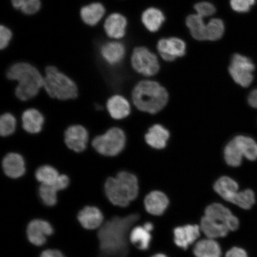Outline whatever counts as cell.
Masks as SVG:
<instances>
[{
	"label": "cell",
	"mask_w": 257,
	"mask_h": 257,
	"mask_svg": "<svg viewBox=\"0 0 257 257\" xmlns=\"http://www.w3.org/2000/svg\"><path fill=\"white\" fill-rule=\"evenodd\" d=\"M139 218V215L134 214L114 217L106 222L98 233L102 254L105 257H125L128 251L127 233Z\"/></svg>",
	"instance_id": "6da1fadb"
},
{
	"label": "cell",
	"mask_w": 257,
	"mask_h": 257,
	"mask_svg": "<svg viewBox=\"0 0 257 257\" xmlns=\"http://www.w3.org/2000/svg\"><path fill=\"white\" fill-rule=\"evenodd\" d=\"M7 77L9 80L18 82L15 94L22 101L34 98L44 87V77L36 67L28 63L13 64L8 70Z\"/></svg>",
	"instance_id": "7a4b0ae2"
},
{
	"label": "cell",
	"mask_w": 257,
	"mask_h": 257,
	"mask_svg": "<svg viewBox=\"0 0 257 257\" xmlns=\"http://www.w3.org/2000/svg\"><path fill=\"white\" fill-rule=\"evenodd\" d=\"M133 100L141 111L156 114L165 107L169 100L166 89L158 82L143 80L135 86Z\"/></svg>",
	"instance_id": "3957f363"
},
{
	"label": "cell",
	"mask_w": 257,
	"mask_h": 257,
	"mask_svg": "<svg viewBox=\"0 0 257 257\" xmlns=\"http://www.w3.org/2000/svg\"><path fill=\"white\" fill-rule=\"evenodd\" d=\"M104 189L106 196L112 204L126 207L137 198L139 185L136 176L123 171L115 177L108 178Z\"/></svg>",
	"instance_id": "277c9868"
},
{
	"label": "cell",
	"mask_w": 257,
	"mask_h": 257,
	"mask_svg": "<svg viewBox=\"0 0 257 257\" xmlns=\"http://www.w3.org/2000/svg\"><path fill=\"white\" fill-rule=\"evenodd\" d=\"M44 88L51 98L60 100L75 99L78 89L75 82L54 66H48L44 77Z\"/></svg>",
	"instance_id": "5b68a950"
},
{
	"label": "cell",
	"mask_w": 257,
	"mask_h": 257,
	"mask_svg": "<svg viewBox=\"0 0 257 257\" xmlns=\"http://www.w3.org/2000/svg\"><path fill=\"white\" fill-rule=\"evenodd\" d=\"M126 143V135L119 127H112L104 134L94 138L93 148L101 155L114 157L122 152Z\"/></svg>",
	"instance_id": "8992f818"
},
{
	"label": "cell",
	"mask_w": 257,
	"mask_h": 257,
	"mask_svg": "<svg viewBox=\"0 0 257 257\" xmlns=\"http://www.w3.org/2000/svg\"><path fill=\"white\" fill-rule=\"evenodd\" d=\"M131 64L136 72L146 76L156 75L160 67L156 54L144 47H137L134 50Z\"/></svg>",
	"instance_id": "52a82bcc"
},
{
	"label": "cell",
	"mask_w": 257,
	"mask_h": 257,
	"mask_svg": "<svg viewBox=\"0 0 257 257\" xmlns=\"http://www.w3.org/2000/svg\"><path fill=\"white\" fill-rule=\"evenodd\" d=\"M254 70L255 65L252 60L239 54L233 55L229 67L230 75L234 81L245 88L251 84Z\"/></svg>",
	"instance_id": "ba28073f"
},
{
	"label": "cell",
	"mask_w": 257,
	"mask_h": 257,
	"mask_svg": "<svg viewBox=\"0 0 257 257\" xmlns=\"http://www.w3.org/2000/svg\"><path fill=\"white\" fill-rule=\"evenodd\" d=\"M157 48L164 60L166 62H173L177 58L185 56L186 46L182 40L173 37L159 40Z\"/></svg>",
	"instance_id": "9c48e42d"
},
{
	"label": "cell",
	"mask_w": 257,
	"mask_h": 257,
	"mask_svg": "<svg viewBox=\"0 0 257 257\" xmlns=\"http://www.w3.org/2000/svg\"><path fill=\"white\" fill-rule=\"evenodd\" d=\"M205 216L225 225L231 231L237 230L239 226L238 218L229 208L219 203L208 205L205 210Z\"/></svg>",
	"instance_id": "30bf717a"
},
{
	"label": "cell",
	"mask_w": 257,
	"mask_h": 257,
	"mask_svg": "<svg viewBox=\"0 0 257 257\" xmlns=\"http://www.w3.org/2000/svg\"><path fill=\"white\" fill-rule=\"evenodd\" d=\"M88 140V132L81 125H72L64 133V142L67 147L76 153H81L86 149Z\"/></svg>",
	"instance_id": "8fae6325"
},
{
	"label": "cell",
	"mask_w": 257,
	"mask_h": 257,
	"mask_svg": "<svg viewBox=\"0 0 257 257\" xmlns=\"http://www.w3.org/2000/svg\"><path fill=\"white\" fill-rule=\"evenodd\" d=\"M27 236L30 242L35 246L43 245L47 241V237L53 233V228L48 221L36 219L29 223Z\"/></svg>",
	"instance_id": "7c38bea8"
},
{
	"label": "cell",
	"mask_w": 257,
	"mask_h": 257,
	"mask_svg": "<svg viewBox=\"0 0 257 257\" xmlns=\"http://www.w3.org/2000/svg\"><path fill=\"white\" fill-rule=\"evenodd\" d=\"M2 168L6 176L12 179H18L26 172L24 157L16 153H9L2 161Z\"/></svg>",
	"instance_id": "4fadbf2b"
},
{
	"label": "cell",
	"mask_w": 257,
	"mask_h": 257,
	"mask_svg": "<svg viewBox=\"0 0 257 257\" xmlns=\"http://www.w3.org/2000/svg\"><path fill=\"white\" fill-rule=\"evenodd\" d=\"M201 228L197 224H187L175 228L174 242L180 248L186 249L200 236Z\"/></svg>",
	"instance_id": "5bb4252c"
},
{
	"label": "cell",
	"mask_w": 257,
	"mask_h": 257,
	"mask_svg": "<svg viewBox=\"0 0 257 257\" xmlns=\"http://www.w3.org/2000/svg\"><path fill=\"white\" fill-rule=\"evenodd\" d=\"M169 204L166 195L159 191L150 192L144 200L146 211L154 216H161L165 213Z\"/></svg>",
	"instance_id": "9a60e30c"
},
{
	"label": "cell",
	"mask_w": 257,
	"mask_h": 257,
	"mask_svg": "<svg viewBox=\"0 0 257 257\" xmlns=\"http://www.w3.org/2000/svg\"><path fill=\"white\" fill-rule=\"evenodd\" d=\"M127 21L124 16L120 14H112L106 19L104 28L108 37L121 39L126 34Z\"/></svg>",
	"instance_id": "2e32d148"
},
{
	"label": "cell",
	"mask_w": 257,
	"mask_h": 257,
	"mask_svg": "<svg viewBox=\"0 0 257 257\" xmlns=\"http://www.w3.org/2000/svg\"><path fill=\"white\" fill-rule=\"evenodd\" d=\"M126 49L123 44L118 42H109L102 45L100 54L106 63L111 66L117 65L123 60Z\"/></svg>",
	"instance_id": "e0dca14e"
},
{
	"label": "cell",
	"mask_w": 257,
	"mask_h": 257,
	"mask_svg": "<svg viewBox=\"0 0 257 257\" xmlns=\"http://www.w3.org/2000/svg\"><path fill=\"white\" fill-rule=\"evenodd\" d=\"M78 220L85 229L93 230L101 226L104 217L98 208L87 206L79 211Z\"/></svg>",
	"instance_id": "ac0fdd59"
},
{
	"label": "cell",
	"mask_w": 257,
	"mask_h": 257,
	"mask_svg": "<svg viewBox=\"0 0 257 257\" xmlns=\"http://www.w3.org/2000/svg\"><path fill=\"white\" fill-rule=\"evenodd\" d=\"M22 124L24 130L29 134L40 133L44 124V115L37 109H27L22 114Z\"/></svg>",
	"instance_id": "d6986e66"
},
{
	"label": "cell",
	"mask_w": 257,
	"mask_h": 257,
	"mask_svg": "<svg viewBox=\"0 0 257 257\" xmlns=\"http://www.w3.org/2000/svg\"><path fill=\"white\" fill-rule=\"evenodd\" d=\"M107 109L110 116L115 120L127 117L131 110L130 102L124 96L120 95L112 96L108 99Z\"/></svg>",
	"instance_id": "ffe728a7"
},
{
	"label": "cell",
	"mask_w": 257,
	"mask_h": 257,
	"mask_svg": "<svg viewBox=\"0 0 257 257\" xmlns=\"http://www.w3.org/2000/svg\"><path fill=\"white\" fill-rule=\"evenodd\" d=\"M169 138V131L159 124H154L150 127L145 136L147 144L157 150L165 149Z\"/></svg>",
	"instance_id": "44dd1931"
},
{
	"label": "cell",
	"mask_w": 257,
	"mask_h": 257,
	"mask_svg": "<svg viewBox=\"0 0 257 257\" xmlns=\"http://www.w3.org/2000/svg\"><path fill=\"white\" fill-rule=\"evenodd\" d=\"M200 228L205 235L212 239L226 236L229 232L225 225L205 216L201 218Z\"/></svg>",
	"instance_id": "7402d4cb"
},
{
	"label": "cell",
	"mask_w": 257,
	"mask_h": 257,
	"mask_svg": "<svg viewBox=\"0 0 257 257\" xmlns=\"http://www.w3.org/2000/svg\"><path fill=\"white\" fill-rule=\"evenodd\" d=\"M214 189L224 200L231 202L238 191L239 185L229 177L222 176L215 183Z\"/></svg>",
	"instance_id": "603a6c76"
},
{
	"label": "cell",
	"mask_w": 257,
	"mask_h": 257,
	"mask_svg": "<svg viewBox=\"0 0 257 257\" xmlns=\"http://www.w3.org/2000/svg\"><path fill=\"white\" fill-rule=\"evenodd\" d=\"M105 13L104 6L99 3H94L86 5L80 10V17L86 25H97L103 18Z\"/></svg>",
	"instance_id": "cb8c5ba5"
},
{
	"label": "cell",
	"mask_w": 257,
	"mask_h": 257,
	"mask_svg": "<svg viewBox=\"0 0 257 257\" xmlns=\"http://www.w3.org/2000/svg\"><path fill=\"white\" fill-rule=\"evenodd\" d=\"M141 19L147 30L156 32L162 27L165 21V16L160 9L151 8L144 12Z\"/></svg>",
	"instance_id": "d4e9b609"
},
{
	"label": "cell",
	"mask_w": 257,
	"mask_h": 257,
	"mask_svg": "<svg viewBox=\"0 0 257 257\" xmlns=\"http://www.w3.org/2000/svg\"><path fill=\"white\" fill-rule=\"evenodd\" d=\"M193 252L196 257H221V255L219 244L209 238L199 241Z\"/></svg>",
	"instance_id": "484cf974"
},
{
	"label": "cell",
	"mask_w": 257,
	"mask_h": 257,
	"mask_svg": "<svg viewBox=\"0 0 257 257\" xmlns=\"http://www.w3.org/2000/svg\"><path fill=\"white\" fill-rule=\"evenodd\" d=\"M186 24L191 32L192 37L198 41H206L205 29L206 24L203 18L197 14L191 15L186 19Z\"/></svg>",
	"instance_id": "4316f807"
},
{
	"label": "cell",
	"mask_w": 257,
	"mask_h": 257,
	"mask_svg": "<svg viewBox=\"0 0 257 257\" xmlns=\"http://www.w3.org/2000/svg\"><path fill=\"white\" fill-rule=\"evenodd\" d=\"M130 239L132 243L141 250L149 249L152 236L144 226H137L132 230Z\"/></svg>",
	"instance_id": "83f0119b"
},
{
	"label": "cell",
	"mask_w": 257,
	"mask_h": 257,
	"mask_svg": "<svg viewBox=\"0 0 257 257\" xmlns=\"http://www.w3.org/2000/svg\"><path fill=\"white\" fill-rule=\"evenodd\" d=\"M233 140L239 147L243 157L251 161L257 159V144L254 140L242 136H237Z\"/></svg>",
	"instance_id": "f1b7e54d"
},
{
	"label": "cell",
	"mask_w": 257,
	"mask_h": 257,
	"mask_svg": "<svg viewBox=\"0 0 257 257\" xmlns=\"http://www.w3.org/2000/svg\"><path fill=\"white\" fill-rule=\"evenodd\" d=\"M243 155L233 140L226 145L224 150V157L228 165L239 167L242 163Z\"/></svg>",
	"instance_id": "f546056e"
},
{
	"label": "cell",
	"mask_w": 257,
	"mask_h": 257,
	"mask_svg": "<svg viewBox=\"0 0 257 257\" xmlns=\"http://www.w3.org/2000/svg\"><path fill=\"white\" fill-rule=\"evenodd\" d=\"M60 175L57 170L50 165L42 166L35 172V178L43 185L55 184Z\"/></svg>",
	"instance_id": "4dcf8cb0"
},
{
	"label": "cell",
	"mask_w": 257,
	"mask_h": 257,
	"mask_svg": "<svg viewBox=\"0 0 257 257\" xmlns=\"http://www.w3.org/2000/svg\"><path fill=\"white\" fill-rule=\"evenodd\" d=\"M225 30L224 22L220 19H212L206 24L205 38L207 41H214L223 37Z\"/></svg>",
	"instance_id": "1f68e13d"
},
{
	"label": "cell",
	"mask_w": 257,
	"mask_h": 257,
	"mask_svg": "<svg viewBox=\"0 0 257 257\" xmlns=\"http://www.w3.org/2000/svg\"><path fill=\"white\" fill-rule=\"evenodd\" d=\"M255 202L254 193L250 189L237 192L231 201V203L236 205L244 210H249L251 208Z\"/></svg>",
	"instance_id": "d6a6232c"
},
{
	"label": "cell",
	"mask_w": 257,
	"mask_h": 257,
	"mask_svg": "<svg viewBox=\"0 0 257 257\" xmlns=\"http://www.w3.org/2000/svg\"><path fill=\"white\" fill-rule=\"evenodd\" d=\"M59 191L55 185L41 184L39 188V195L45 205L52 207L57 203V192Z\"/></svg>",
	"instance_id": "836d02e7"
},
{
	"label": "cell",
	"mask_w": 257,
	"mask_h": 257,
	"mask_svg": "<svg viewBox=\"0 0 257 257\" xmlns=\"http://www.w3.org/2000/svg\"><path fill=\"white\" fill-rule=\"evenodd\" d=\"M13 6L25 15L37 14L41 7V0H11Z\"/></svg>",
	"instance_id": "e575fe53"
},
{
	"label": "cell",
	"mask_w": 257,
	"mask_h": 257,
	"mask_svg": "<svg viewBox=\"0 0 257 257\" xmlns=\"http://www.w3.org/2000/svg\"><path fill=\"white\" fill-rule=\"evenodd\" d=\"M17 121L14 115L10 112L3 114L0 118V134L2 137L11 136L15 132Z\"/></svg>",
	"instance_id": "d590c367"
},
{
	"label": "cell",
	"mask_w": 257,
	"mask_h": 257,
	"mask_svg": "<svg viewBox=\"0 0 257 257\" xmlns=\"http://www.w3.org/2000/svg\"><path fill=\"white\" fill-rule=\"evenodd\" d=\"M197 14L202 18L210 17L216 12V9L212 3L207 2H202L197 3L194 6Z\"/></svg>",
	"instance_id": "8d00e7d4"
},
{
	"label": "cell",
	"mask_w": 257,
	"mask_h": 257,
	"mask_svg": "<svg viewBox=\"0 0 257 257\" xmlns=\"http://www.w3.org/2000/svg\"><path fill=\"white\" fill-rule=\"evenodd\" d=\"M256 0H230L231 8L237 13H246L255 4Z\"/></svg>",
	"instance_id": "74e56055"
},
{
	"label": "cell",
	"mask_w": 257,
	"mask_h": 257,
	"mask_svg": "<svg viewBox=\"0 0 257 257\" xmlns=\"http://www.w3.org/2000/svg\"><path fill=\"white\" fill-rule=\"evenodd\" d=\"M12 38L11 30L6 26L2 25L0 28V48L2 50L5 49L9 46Z\"/></svg>",
	"instance_id": "f35d334b"
},
{
	"label": "cell",
	"mask_w": 257,
	"mask_h": 257,
	"mask_svg": "<svg viewBox=\"0 0 257 257\" xmlns=\"http://www.w3.org/2000/svg\"><path fill=\"white\" fill-rule=\"evenodd\" d=\"M70 184L69 177L65 175H60L58 178L55 185L58 189L60 191L64 190L68 187Z\"/></svg>",
	"instance_id": "ab89813d"
},
{
	"label": "cell",
	"mask_w": 257,
	"mask_h": 257,
	"mask_svg": "<svg viewBox=\"0 0 257 257\" xmlns=\"http://www.w3.org/2000/svg\"><path fill=\"white\" fill-rule=\"evenodd\" d=\"M225 257H248V256L245 250L238 247H233L228 250Z\"/></svg>",
	"instance_id": "60d3db41"
},
{
	"label": "cell",
	"mask_w": 257,
	"mask_h": 257,
	"mask_svg": "<svg viewBox=\"0 0 257 257\" xmlns=\"http://www.w3.org/2000/svg\"><path fill=\"white\" fill-rule=\"evenodd\" d=\"M40 257H66L60 250L56 249H47L42 252Z\"/></svg>",
	"instance_id": "b9f144b4"
},
{
	"label": "cell",
	"mask_w": 257,
	"mask_h": 257,
	"mask_svg": "<svg viewBox=\"0 0 257 257\" xmlns=\"http://www.w3.org/2000/svg\"><path fill=\"white\" fill-rule=\"evenodd\" d=\"M248 102L251 107L257 108V89L254 90L249 94Z\"/></svg>",
	"instance_id": "7bdbcfd3"
},
{
	"label": "cell",
	"mask_w": 257,
	"mask_h": 257,
	"mask_svg": "<svg viewBox=\"0 0 257 257\" xmlns=\"http://www.w3.org/2000/svg\"><path fill=\"white\" fill-rule=\"evenodd\" d=\"M145 229H147L149 232H151L154 229V226L153 223L147 222L144 225Z\"/></svg>",
	"instance_id": "ee69618b"
},
{
	"label": "cell",
	"mask_w": 257,
	"mask_h": 257,
	"mask_svg": "<svg viewBox=\"0 0 257 257\" xmlns=\"http://www.w3.org/2000/svg\"><path fill=\"white\" fill-rule=\"evenodd\" d=\"M152 257H168V256H167L165 254H163V253H158V254L154 255Z\"/></svg>",
	"instance_id": "f6af8a7d"
}]
</instances>
